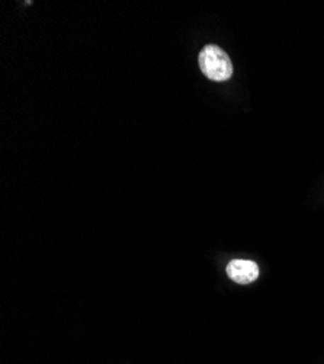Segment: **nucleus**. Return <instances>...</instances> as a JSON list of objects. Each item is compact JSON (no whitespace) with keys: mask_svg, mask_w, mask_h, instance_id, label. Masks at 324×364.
<instances>
[{"mask_svg":"<svg viewBox=\"0 0 324 364\" xmlns=\"http://www.w3.org/2000/svg\"><path fill=\"white\" fill-rule=\"evenodd\" d=\"M199 68L211 80L224 82L233 75V65L227 53L218 46H207L199 53Z\"/></svg>","mask_w":324,"mask_h":364,"instance_id":"nucleus-1","label":"nucleus"},{"mask_svg":"<svg viewBox=\"0 0 324 364\" xmlns=\"http://www.w3.org/2000/svg\"><path fill=\"white\" fill-rule=\"evenodd\" d=\"M228 277L238 284H250L259 277V267L249 259H233L227 265Z\"/></svg>","mask_w":324,"mask_h":364,"instance_id":"nucleus-2","label":"nucleus"}]
</instances>
